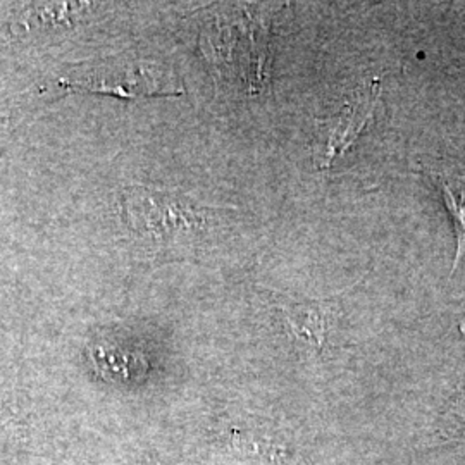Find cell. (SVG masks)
Here are the masks:
<instances>
[{
  "label": "cell",
  "mask_w": 465,
  "mask_h": 465,
  "mask_svg": "<svg viewBox=\"0 0 465 465\" xmlns=\"http://www.w3.org/2000/svg\"><path fill=\"white\" fill-rule=\"evenodd\" d=\"M282 317L295 340L314 351H321L332 316L331 302L282 303Z\"/></svg>",
  "instance_id": "cell-5"
},
{
  "label": "cell",
  "mask_w": 465,
  "mask_h": 465,
  "mask_svg": "<svg viewBox=\"0 0 465 465\" xmlns=\"http://www.w3.org/2000/svg\"><path fill=\"white\" fill-rule=\"evenodd\" d=\"M380 95L378 80L359 86L343 107L322 124V132L314 145V163L319 169H330L359 140L372 121Z\"/></svg>",
  "instance_id": "cell-2"
},
{
  "label": "cell",
  "mask_w": 465,
  "mask_h": 465,
  "mask_svg": "<svg viewBox=\"0 0 465 465\" xmlns=\"http://www.w3.org/2000/svg\"><path fill=\"white\" fill-rule=\"evenodd\" d=\"M422 173L440 190L455 226L457 250L451 272L465 257V161H440L424 167Z\"/></svg>",
  "instance_id": "cell-4"
},
{
  "label": "cell",
  "mask_w": 465,
  "mask_h": 465,
  "mask_svg": "<svg viewBox=\"0 0 465 465\" xmlns=\"http://www.w3.org/2000/svg\"><path fill=\"white\" fill-rule=\"evenodd\" d=\"M124 209L132 230L157 242L199 232L205 224V217L186 200L149 188L126 190Z\"/></svg>",
  "instance_id": "cell-1"
},
{
  "label": "cell",
  "mask_w": 465,
  "mask_h": 465,
  "mask_svg": "<svg viewBox=\"0 0 465 465\" xmlns=\"http://www.w3.org/2000/svg\"><path fill=\"white\" fill-rule=\"evenodd\" d=\"M66 92L105 94L121 99L150 95H178L169 84H163V74L150 66H97L80 73L76 78L57 82Z\"/></svg>",
  "instance_id": "cell-3"
},
{
  "label": "cell",
  "mask_w": 465,
  "mask_h": 465,
  "mask_svg": "<svg viewBox=\"0 0 465 465\" xmlns=\"http://www.w3.org/2000/svg\"><path fill=\"white\" fill-rule=\"evenodd\" d=\"M94 4H80V2H52V4H32L19 16L4 28H23L34 30L40 26H57V25H71L80 21L88 15ZM0 28V30H4Z\"/></svg>",
  "instance_id": "cell-6"
}]
</instances>
